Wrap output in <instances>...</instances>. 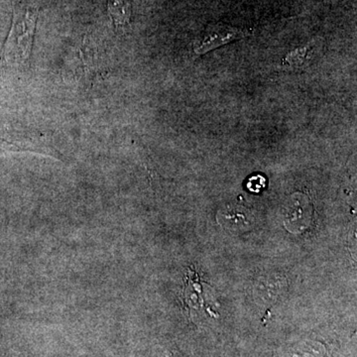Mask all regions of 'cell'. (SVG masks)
Wrapping results in <instances>:
<instances>
[{
  "instance_id": "obj_5",
  "label": "cell",
  "mask_w": 357,
  "mask_h": 357,
  "mask_svg": "<svg viewBox=\"0 0 357 357\" xmlns=\"http://www.w3.org/2000/svg\"><path fill=\"white\" fill-rule=\"evenodd\" d=\"M312 51V46L309 45V46L305 47V48L297 49L291 53L290 55L287 56L286 58V62H288V64L295 66V67H298V66L303 65L305 63V59L309 57L307 54L311 53Z\"/></svg>"
},
{
  "instance_id": "obj_4",
  "label": "cell",
  "mask_w": 357,
  "mask_h": 357,
  "mask_svg": "<svg viewBox=\"0 0 357 357\" xmlns=\"http://www.w3.org/2000/svg\"><path fill=\"white\" fill-rule=\"evenodd\" d=\"M109 10L117 27L126 24L130 20L131 7L128 0H110Z\"/></svg>"
},
{
  "instance_id": "obj_1",
  "label": "cell",
  "mask_w": 357,
  "mask_h": 357,
  "mask_svg": "<svg viewBox=\"0 0 357 357\" xmlns=\"http://www.w3.org/2000/svg\"><path fill=\"white\" fill-rule=\"evenodd\" d=\"M38 8L20 6L14 10L13 26L4 46L3 57L8 64L23 66L29 60L36 27Z\"/></svg>"
},
{
  "instance_id": "obj_3",
  "label": "cell",
  "mask_w": 357,
  "mask_h": 357,
  "mask_svg": "<svg viewBox=\"0 0 357 357\" xmlns=\"http://www.w3.org/2000/svg\"><path fill=\"white\" fill-rule=\"evenodd\" d=\"M243 208H231L227 206L225 210L220 211L218 218H220V222L225 227H231V229H241V227L248 225V213H244Z\"/></svg>"
},
{
  "instance_id": "obj_6",
  "label": "cell",
  "mask_w": 357,
  "mask_h": 357,
  "mask_svg": "<svg viewBox=\"0 0 357 357\" xmlns=\"http://www.w3.org/2000/svg\"><path fill=\"white\" fill-rule=\"evenodd\" d=\"M171 357H176V356H171Z\"/></svg>"
},
{
  "instance_id": "obj_2",
  "label": "cell",
  "mask_w": 357,
  "mask_h": 357,
  "mask_svg": "<svg viewBox=\"0 0 357 357\" xmlns=\"http://www.w3.org/2000/svg\"><path fill=\"white\" fill-rule=\"evenodd\" d=\"M248 35L249 32L246 30L222 24V23L210 25L202 35L201 38L197 40L195 44V52L198 54L206 53L234 40L244 38Z\"/></svg>"
}]
</instances>
